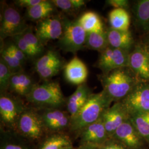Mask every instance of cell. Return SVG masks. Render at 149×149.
Segmentation results:
<instances>
[{
  "instance_id": "7",
  "label": "cell",
  "mask_w": 149,
  "mask_h": 149,
  "mask_svg": "<svg viewBox=\"0 0 149 149\" xmlns=\"http://www.w3.org/2000/svg\"><path fill=\"white\" fill-rule=\"evenodd\" d=\"M129 116L136 113L149 112V84L139 82L122 101Z\"/></svg>"
},
{
  "instance_id": "1",
  "label": "cell",
  "mask_w": 149,
  "mask_h": 149,
  "mask_svg": "<svg viewBox=\"0 0 149 149\" xmlns=\"http://www.w3.org/2000/svg\"><path fill=\"white\" fill-rule=\"evenodd\" d=\"M104 92L112 102L122 101L140 82L129 68L114 70L99 76Z\"/></svg>"
},
{
  "instance_id": "33",
  "label": "cell",
  "mask_w": 149,
  "mask_h": 149,
  "mask_svg": "<svg viewBox=\"0 0 149 149\" xmlns=\"http://www.w3.org/2000/svg\"><path fill=\"white\" fill-rule=\"evenodd\" d=\"M5 47L21 63L23 66L28 59L26 55L16 46L14 43H11L7 45H6Z\"/></svg>"
},
{
  "instance_id": "15",
  "label": "cell",
  "mask_w": 149,
  "mask_h": 149,
  "mask_svg": "<svg viewBox=\"0 0 149 149\" xmlns=\"http://www.w3.org/2000/svg\"><path fill=\"white\" fill-rule=\"evenodd\" d=\"M80 132L81 141L83 145H85L97 147L110 139L102 118L84 128Z\"/></svg>"
},
{
  "instance_id": "27",
  "label": "cell",
  "mask_w": 149,
  "mask_h": 149,
  "mask_svg": "<svg viewBox=\"0 0 149 149\" xmlns=\"http://www.w3.org/2000/svg\"><path fill=\"white\" fill-rule=\"evenodd\" d=\"M71 146L68 136L62 134H56L47 139L40 149H63Z\"/></svg>"
},
{
  "instance_id": "34",
  "label": "cell",
  "mask_w": 149,
  "mask_h": 149,
  "mask_svg": "<svg viewBox=\"0 0 149 149\" xmlns=\"http://www.w3.org/2000/svg\"><path fill=\"white\" fill-rule=\"evenodd\" d=\"M111 138L108 139L104 143L96 148L98 149H128L124 145L117 140L113 141Z\"/></svg>"
},
{
  "instance_id": "30",
  "label": "cell",
  "mask_w": 149,
  "mask_h": 149,
  "mask_svg": "<svg viewBox=\"0 0 149 149\" xmlns=\"http://www.w3.org/2000/svg\"><path fill=\"white\" fill-rule=\"evenodd\" d=\"M22 35L38 56L43 53L44 46L40 42L36 33H33L31 27L29 26Z\"/></svg>"
},
{
  "instance_id": "40",
  "label": "cell",
  "mask_w": 149,
  "mask_h": 149,
  "mask_svg": "<svg viewBox=\"0 0 149 149\" xmlns=\"http://www.w3.org/2000/svg\"><path fill=\"white\" fill-rule=\"evenodd\" d=\"M148 51H149V50H148Z\"/></svg>"
},
{
  "instance_id": "4",
  "label": "cell",
  "mask_w": 149,
  "mask_h": 149,
  "mask_svg": "<svg viewBox=\"0 0 149 149\" xmlns=\"http://www.w3.org/2000/svg\"><path fill=\"white\" fill-rule=\"evenodd\" d=\"M63 31L58 40L59 47L66 52L76 53L86 48L87 32L78 21L63 18Z\"/></svg>"
},
{
  "instance_id": "39",
  "label": "cell",
  "mask_w": 149,
  "mask_h": 149,
  "mask_svg": "<svg viewBox=\"0 0 149 149\" xmlns=\"http://www.w3.org/2000/svg\"><path fill=\"white\" fill-rule=\"evenodd\" d=\"M145 46L146 47V48H147V49L149 51V37L148 39H147V40H146V43L145 44Z\"/></svg>"
},
{
  "instance_id": "20",
  "label": "cell",
  "mask_w": 149,
  "mask_h": 149,
  "mask_svg": "<svg viewBox=\"0 0 149 149\" xmlns=\"http://www.w3.org/2000/svg\"><path fill=\"white\" fill-rule=\"evenodd\" d=\"M106 32L109 46L129 52L134 44L133 37L129 30L123 31L110 28Z\"/></svg>"
},
{
  "instance_id": "25",
  "label": "cell",
  "mask_w": 149,
  "mask_h": 149,
  "mask_svg": "<svg viewBox=\"0 0 149 149\" xmlns=\"http://www.w3.org/2000/svg\"><path fill=\"white\" fill-rule=\"evenodd\" d=\"M108 46L106 31L87 33L86 48L101 52Z\"/></svg>"
},
{
  "instance_id": "11",
  "label": "cell",
  "mask_w": 149,
  "mask_h": 149,
  "mask_svg": "<svg viewBox=\"0 0 149 149\" xmlns=\"http://www.w3.org/2000/svg\"><path fill=\"white\" fill-rule=\"evenodd\" d=\"M63 31L62 19L57 16H51L38 22L35 33L40 42L45 46L51 40H59Z\"/></svg>"
},
{
  "instance_id": "32",
  "label": "cell",
  "mask_w": 149,
  "mask_h": 149,
  "mask_svg": "<svg viewBox=\"0 0 149 149\" xmlns=\"http://www.w3.org/2000/svg\"><path fill=\"white\" fill-rule=\"evenodd\" d=\"M13 39L14 44L26 55L28 59L34 58L37 56V54L25 40L22 34L14 37Z\"/></svg>"
},
{
  "instance_id": "36",
  "label": "cell",
  "mask_w": 149,
  "mask_h": 149,
  "mask_svg": "<svg viewBox=\"0 0 149 149\" xmlns=\"http://www.w3.org/2000/svg\"><path fill=\"white\" fill-rule=\"evenodd\" d=\"M43 0H17L15 1V3L17 5L23 7L29 8L34 6L37 5L42 2Z\"/></svg>"
},
{
  "instance_id": "13",
  "label": "cell",
  "mask_w": 149,
  "mask_h": 149,
  "mask_svg": "<svg viewBox=\"0 0 149 149\" xmlns=\"http://www.w3.org/2000/svg\"><path fill=\"white\" fill-rule=\"evenodd\" d=\"M129 68L143 81L149 80V52L146 47L138 45L129 54Z\"/></svg>"
},
{
  "instance_id": "10",
  "label": "cell",
  "mask_w": 149,
  "mask_h": 149,
  "mask_svg": "<svg viewBox=\"0 0 149 149\" xmlns=\"http://www.w3.org/2000/svg\"><path fill=\"white\" fill-rule=\"evenodd\" d=\"M65 65L59 54L49 50L36 61L35 70L42 80H47L58 74Z\"/></svg>"
},
{
  "instance_id": "9",
  "label": "cell",
  "mask_w": 149,
  "mask_h": 149,
  "mask_svg": "<svg viewBox=\"0 0 149 149\" xmlns=\"http://www.w3.org/2000/svg\"><path fill=\"white\" fill-rule=\"evenodd\" d=\"M25 109L20 101L14 97L7 94V93H1V122L6 127L17 128L18 120Z\"/></svg>"
},
{
  "instance_id": "23",
  "label": "cell",
  "mask_w": 149,
  "mask_h": 149,
  "mask_svg": "<svg viewBox=\"0 0 149 149\" xmlns=\"http://www.w3.org/2000/svg\"><path fill=\"white\" fill-rule=\"evenodd\" d=\"M77 21L87 33L104 31L101 19L98 15L95 12H86Z\"/></svg>"
},
{
  "instance_id": "31",
  "label": "cell",
  "mask_w": 149,
  "mask_h": 149,
  "mask_svg": "<svg viewBox=\"0 0 149 149\" xmlns=\"http://www.w3.org/2000/svg\"><path fill=\"white\" fill-rule=\"evenodd\" d=\"M13 74L5 63L0 59V90L1 93H7Z\"/></svg>"
},
{
  "instance_id": "21",
  "label": "cell",
  "mask_w": 149,
  "mask_h": 149,
  "mask_svg": "<svg viewBox=\"0 0 149 149\" xmlns=\"http://www.w3.org/2000/svg\"><path fill=\"white\" fill-rule=\"evenodd\" d=\"M55 10V6L52 1L43 0L42 2L26 10V16L31 21L38 22L51 16Z\"/></svg>"
},
{
  "instance_id": "37",
  "label": "cell",
  "mask_w": 149,
  "mask_h": 149,
  "mask_svg": "<svg viewBox=\"0 0 149 149\" xmlns=\"http://www.w3.org/2000/svg\"><path fill=\"white\" fill-rule=\"evenodd\" d=\"M2 149H26L23 146L19 144H13L9 143L6 144L3 147Z\"/></svg>"
},
{
  "instance_id": "24",
  "label": "cell",
  "mask_w": 149,
  "mask_h": 149,
  "mask_svg": "<svg viewBox=\"0 0 149 149\" xmlns=\"http://www.w3.org/2000/svg\"><path fill=\"white\" fill-rule=\"evenodd\" d=\"M129 119L140 136L149 144V112L134 113L129 116Z\"/></svg>"
},
{
  "instance_id": "18",
  "label": "cell",
  "mask_w": 149,
  "mask_h": 149,
  "mask_svg": "<svg viewBox=\"0 0 149 149\" xmlns=\"http://www.w3.org/2000/svg\"><path fill=\"white\" fill-rule=\"evenodd\" d=\"M92 93L90 87L85 83L78 86L76 91L68 98L66 107L71 119L74 117L84 106Z\"/></svg>"
},
{
  "instance_id": "16",
  "label": "cell",
  "mask_w": 149,
  "mask_h": 149,
  "mask_svg": "<svg viewBox=\"0 0 149 149\" xmlns=\"http://www.w3.org/2000/svg\"><path fill=\"white\" fill-rule=\"evenodd\" d=\"M40 115L45 128L50 131H60L70 126L69 114L57 108H47Z\"/></svg>"
},
{
  "instance_id": "14",
  "label": "cell",
  "mask_w": 149,
  "mask_h": 149,
  "mask_svg": "<svg viewBox=\"0 0 149 149\" xmlns=\"http://www.w3.org/2000/svg\"><path fill=\"white\" fill-rule=\"evenodd\" d=\"M111 138L124 145L128 149H139L144 139L129 118L116 130Z\"/></svg>"
},
{
  "instance_id": "6",
  "label": "cell",
  "mask_w": 149,
  "mask_h": 149,
  "mask_svg": "<svg viewBox=\"0 0 149 149\" xmlns=\"http://www.w3.org/2000/svg\"><path fill=\"white\" fill-rule=\"evenodd\" d=\"M129 54L128 51L108 46L100 52L96 66L104 74H107L114 70L129 68Z\"/></svg>"
},
{
  "instance_id": "28",
  "label": "cell",
  "mask_w": 149,
  "mask_h": 149,
  "mask_svg": "<svg viewBox=\"0 0 149 149\" xmlns=\"http://www.w3.org/2000/svg\"><path fill=\"white\" fill-rule=\"evenodd\" d=\"M0 59L5 63L13 74L24 71L23 66L21 63L11 53L5 45L1 47Z\"/></svg>"
},
{
  "instance_id": "38",
  "label": "cell",
  "mask_w": 149,
  "mask_h": 149,
  "mask_svg": "<svg viewBox=\"0 0 149 149\" xmlns=\"http://www.w3.org/2000/svg\"><path fill=\"white\" fill-rule=\"evenodd\" d=\"M79 149H98L96 147L93 146H91V145H83Z\"/></svg>"
},
{
  "instance_id": "5",
  "label": "cell",
  "mask_w": 149,
  "mask_h": 149,
  "mask_svg": "<svg viewBox=\"0 0 149 149\" xmlns=\"http://www.w3.org/2000/svg\"><path fill=\"white\" fill-rule=\"evenodd\" d=\"M29 26L18 11L11 6L4 4L1 14V39L22 34Z\"/></svg>"
},
{
  "instance_id": "19",
  "label": "cell",
  "mask_w": 149,
  "mask_h": 149,
  "mask_svg": "<svg viewBox=\"0 0 149 149\" xmlns=\"http://www.w3.org/2000/svg\"><path fill=\"white\" fill-rule=\"evenodd\" d=\"M36 85L32 77L22 71L12 74L8 91L18 96L26 97Z\"/></svg>"
},
{
  "instance_id": "3",
  "label": "cell",
  "mask_w": 149,
  "mask_h": 149,
  "mask_svg": "<svg viewBox=\"0 0 149 149\" xmlns=\"http://www.w3.org/2000/svg\"><path fill=\"white\" fill-rule=\"evenodd\" d=\"M26 98L33 104L47 108H57L65 102L60 85L56 81L36 84Z\"/></svg>"
},
{
  "instance_id": "26",
  "label": "cell",
  "mask_w": 149,
  "mask_h": 149,
  "mask_svg": "<svg viewBox=\"0 0 149 149\" xmlns=\"http://www.w3.org/2000/svg\"><path fill=\"white\" fill-rule=\"evenodd\" d=\"M134 13L139 26L149 32V0L139 1L134 6Z\"/></svg>"
},
{
  "instance_id": "17",
  "label": "cell",
  "mask_w": 149,
  "mask_h": 149,
  "mask_svg": "<svg viewBox=\"0 0 149 149\" xmlns=\"http://www.w3.org/2000/svg\"><path fill=\"white\" fill-rule=\"evenodd\" d=\"M64 76L66 81L71 84L79 86L85 84L88 71L86 64L74 56L64 66Z\"/></svg>"
},
{
  "instance_id": "35",
  "label": "cell",
  "mask_w": 149,
  "mask_h": 149,
  "mask_svg": "<svg viewBox=\"0 0 149 149\" xmlns=\"http://www.w3.org/2000/svg\"><path fill=\"white\" fill-rule=\"evenodd\" d=\"M106 4L116 8H122L127 10L129 7V1L128 0H107Z\"/></svg>"
},
{
  "instance_id": "29",
  "label": "cell",
  "mask_w": 149,
  "mask_h": 149,
  "mask_svg": "<svg viewBox=\"0 0 149 149\" xmlns=\"http://www.w3.org/2000/svg\"><path fill=\"white\" fill-rule=\"evenodd\" d=\"M52 2L55 7L68 13L79 10L86 2L84 0H52Z\"/></svg>"
},
{
  "instance_id": "22",
  "label": "cell",
  "mask_w": 149,
  "mask_h": 149,
  "mask_svg": "<svg viewBox=\"0 0 149 149\" xmlns=\"http://www.w3.org/2000/svg\"><path fill=\"white\" fill-rule=\"evenodd\" d=\"M108 17L111 28L119 31H129L130 18L126 10L122 8L113 9L109 12Z\"/></svg>"
},
{
  "instance_id": "8",
  "label": "cell",
  "mask_w": 149,
  "mask_h": 149,
  "mask_svg": "<svg viewBox=\"0 0 149 149\" xmlns=\"http://www.w3.org/2000/svg\"><path fill=\"white\" fill-rule=\"evenodd\" d=\"M17 128L23 136L32 140L40 138L45 129L40 114L26 108L19 117Z\"/></svg>"
},
{
  "instance_id": "2",
  "label": "cell",
  "mask_w": 149,
  "mask_h": 149,
  "mask_svg": "<svg viewBox=\"0 0 149 149\" xmlns=\"http://www.w3.org/2000/svg\"><path fill=\"white\" fill-rule=\"evenodd\" d=\"M112 102L103 90L96 93H92L79 112L71 119L70 128L73 131L80 132L88 125L99 120Z\"/></svg>"
},
{
  "instance_id": "12",
  "label": "cell",
  "mask_w": 149,
  "mask_h": 149,
  "mask_svg": "<svg viewBox=\"0 0 149 149\" xmlns=\"http://www.w3.org/2000/svg\"><path fill=\"white\" fill-rule=\"evenodd\" d=\"M101 118L107 132L111 138L118 128L129 118V114L122 102H117L107 109Z\"/></svg>"
}]
</instances>
